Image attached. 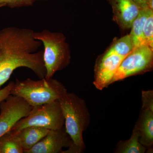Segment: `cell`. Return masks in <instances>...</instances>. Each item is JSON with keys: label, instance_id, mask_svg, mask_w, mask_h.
Returning a JSON list of instances; mask_svg holds the SVG:
<instances>
[{"label": "cell", "instance_id": "cell-15", "mask_svg": "<svg viewBox=\"0 0 153 153\" xmlns=\"http://www.w3.org/2000/svg\"><path fill=\"white\" fill-rule=\"evenodd\" d=\"M24 149L17 133L8 132L0 137V153H23Z\"/></svg>", "mask_w": 153, "mask_h": 153}, {"label": "cell", "instance_id": "cell-3", "mask_svg": "<svg viewBox=\"0 0 153 153\" xmlns=\"http://www.w3.org/2000/svg\"><path fill=\"white\" fill-rule=\"evenodd\" d=\"M64 118L67 133L82 153L85 149L82 134L90 122V114L85 101L75 94L67 93L58 100Z\"/></svg>", "mask_w": 153, "mask_h": 153}, {"label": "cell", "instance_id": "cell-9", "mask_svg": "<svg viewBox=\"0 0 153 153\" xmlns=\"http://www.w3.org/2000/svg\"><path fill=\"white\" fill-rule=\"evenodd\" d=\"M125 57L105 54L95 68L93 84L97 89L102 90L110 85L119 66Z\"/></svg>", "mask_w": 153, "mask_h": 153}, {"label": "cell", "instance_id": "cell-1", "mask_svg": "<svg viewBox=\"0 0 153 153\" xmlns=\"http://www.w3.org/2000/svg\"><path fill=\"white\" fill-rule=\"evenodd\" d=\"M33 30L9 27L0 30V87L20 67L31 69L40 79L46 74L42 43L34 37Z\"/></svg>", "mask_w": 153, "mask_h": 153}, {"label": "cell", "instance_id": "cell-12", "mask_svg": "<svg viewBox=\"0 0 153 153\" xmlns=\"http://www.w3.org/2000/svg\"><path fill=\"white\" fill-rule=\"evenodd\" d=\"M49 129L36 126H30L16 132L25 151L30 149L40 141L49 131Z\"/></svg>", "mask_w": 153, "mask_h": 153}, {"label": "cell", "instance_id": "cell-21", "mask_svg": "<svg viewBox=\"0 0 153 153\" xmlns=\"http://www.w3.org/2000/svg\"><path fill=\"white\" fill-rule=\"evenodd\" d=\"M140 9L148 8V0H132Z\"/></svg>", "mask_w": 153, "mask_h": 153}, {"label": "cell", "instance_id": "cell-4", "mask_svg": "<svg viewBox=\"0 0 153 153\" xmlns=\"http://www.w3.org/2000/svg\"><path fill=\"white\" fill-rule=\"evenodd\" d=\"M34 37L44 46L43 59L46 70L45 78H52L57 71L70 63V52L66 38L62 33L44 30L35 32Z\"/></svg>", "mask_w": 153, "mask_h": 153}, {"label": "cell", "instance_id": "cell-11", "mask_svg": "<svg viewBox=\"0 0 153 153\" xmlns=\"http://www.w3.org/2000/svg\"><path fill=\"white\" fill-rule=\"evenodd\" d=\"M140 134V142L148 150L153 145V109L142 108L137 121L135 125Z\"/></svg>", "mask_w": 153, "mask_h": 153}, {"label": "cell", "instance_id": "cell-10", "mask_svg": "<svg viewBox=\"0 0 153 153\" xmlns=\"http://www.w3.org/2000/svg\"><path fill=\"white\" fill-rule=\"evenodd\" d=\"M112 6L114 18L123 29L131 28L140 9L132 0H108Z\"/></svg>", "mask_w": 153, "mask_h": 153}, {"label": "cell", "instance_id": "cell-16", "mask_svg": "<svg viewBox=\"0 0 153 153\" xmlns=\"http://www.w3.org/2000/svg\"><path fill=\"white\" fill-rule=\"evenodd\" d=\"M133 49L131 38L129 35H128L116 41L105 53L126 57Z\"/></svg>", "mask_w": 153, "mask_h": 153}, {"label": "cell", "instance_id": "cell-22", "mask_svg": "<svg viewBox=\"0 0 153 153\" xmlns=\"http://www.w3.org/2000/svg\"><path fill=\"white\" fill-rule=\"evenodd\" d=\"M153 0H148V8L153 10Z\"/></svg>", "mask_w": 153, "mask_h": 153}, {"label": "cell", "instance_id": "cell-2", "mask_svg": "<svg viewBox=\"0 0 153 153\" xmlns=\"http://www.w3.org/2000/svg\"><path fill=\"white\" fill-rule=\"evenodd\" d=\"M67 93L65 86L52 78L39 80L29 78L24 80L16 79L11 91V94L23 98L33 107L59 100Z\"/></svg>", "mask_w": 153, "mask_h": 153}, {"label": "cell", "instance_id": "cell-20", "mask_svg": "<svg viewBox=\"0 0 153 153\" xmlns=\"http://www.w3.org/2000/svg\"><path fill=\"white\" fill-rule=\"evenodd\" d=\"M14 83L13 81H11L5 87L0 89V102L11 94V91L13 86Z\"/></svg>", "mask_w": 153, "mask_h": 153}, {"label": "cell", "instance_id": "cell-19", "mask_svg": "<svg viewBox=\"0 0 153 153\" xmlns=\"http://www.w3.org/2000/svg\"><path fill=\"white\" fill-rule=\"evenodd\" d=\"M142 108L153 109V90L143 91L142 93Z\"/></svg>", "mask_w": 153, "mask_h": 153}, {"label": "cell", "instance_id": "cell-18", "mask_svg": "<svg viewBox=\"0 0 153 153\" xmlns=\"http://www.w3.org/2000/svg\"><path fill=\"white\" fill-rule=\"evenodd\" d=\"M47 0H0V4L8 6L11 8L32 6L37 1Z\"/></svg>", "mask_w": 153, "mask_h": 153}, {"label": "cell", "instance_id": "cell-8", "mask_svg": "<svg viewBox=\"0 0 153 153\" xmlns=\"http://www.w3.org/2000/svg\"><path fill=\"white\" fill-rule=\"evenodd\" d=\"M73 143L63 126L61 128L50 130L47 135L25 153H62L63 148Z\"/></svg>", "mask_w": 153, "mask_h": 153}, {"label": "cell", "instance_id": "cell-14", "mask_svg": "<svg viewBox=\"0 0 153 153\" xmlns=\"http://www.w3.org/2000/svg\"><path fill=\"white\" fill-rule=\"evenodd\" d=\"M148 150L147 148L140 143L139 132L134 128L130 138L126 140L120 141L118 143L114 152L144 153Z\"/></svg>", "mask_w": 153, "mask_h": 153}, {"label": "cell", "instance_id": "cell-13", "mask_svg": "<svg viewBox=\"0 0 153 153\" xmlns=\"http://www.w3.org/2000/svg\"><path fill=\"white\" fill-rule=\"evenodd\" d=\"M149 9H141L137 16L132 25L131 30L129 34L132 41L134 49L145 45L143 37L144 25Z\"/></svg>", "mask_w": 153, "mask_h": 153}, {"label": "cell", "instance_id": "cell-17", "mask_svg": "<svg viewBox=\"0 0 153 153\" xmlns=\"http://www.w3.org/2000/svg\"><path fill=\"white\" fill-rule=\"evenodd\" d=\"M145 45L153 48V10L149 9L144 25Z\"/></svg>", "mask_w": 153, "mask_h": 153}, {"label": "cell", "instance_id": "cell-23", "mask_svg": "<svg viewBox=\"0 0 153 153\" xmlns=\"http://www.w3.org/2000/svg\"><path fill=\"white\" fill-rule=\"evenodd\" d=\"M4 6H6L5 4H0V8L2 7H4Z\"/></svg>", "mask_w": 153, "mask_h": 153}, {"label": "cell", "instance_id": "cell-7", "mask_svg": "<svg viewBox=\"0 0 153 153\" xmlns=\"http://www.w3.org/2000/svg\"><path fill=\"white\" fill-rule=\"evenodd\" d=\"M33 107L23 98L10 94L0 102V137L10 131L21 119L27 116Z\"/></svg>", "mask_w": 153, "mask_h": 153}, {"label": "cell", "instance_id": "cell-5", "mask_svg": "<svg viewBox=\"0 0 153 153\" xmlns=\"http://www.w3.org/2000/svg\"><path fill=\"white\" fill-rule=\"evenodd\" d=\"M64 118L58 100L33 107L27 116L21 119L10 131L16 133L22 128L30 126H36L56 130L64 125Z\"/></svg>", "mask_w": 153, "mask_h": 153}, {"label": "cell", "instance_id": "cell-6", "mask_svg": "<svg viewBox=\"0 0 153 153\" xmlns=\"http://www.w3.org/2000/svg\"><path fill=\"white\" fill-rule=\"evenodd\" d=\"M153 49L146 45L134 49L122 61L111 84L151 70L153 66Z\"/></svg>", "mask_w": 153, "mask_h": 153}]
</instances>
